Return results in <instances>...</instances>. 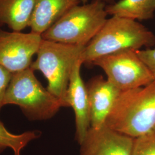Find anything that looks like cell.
Listing matches in <instances>:
<instances>
[{
	"instance_id": "6da1fadb",
	"label": "cell",
	"mask_w": 155,
	"mask_h": 155,
	"mask_svg": "<svg viewBox=\"0 0 155 155\" xmlns=\"http://www.w3.org/2000/svg\"><path fill=\"white\" fill-rule=\"evenodd\" d=\"M154 45L155 34L143 24L125 17L111 16L86 46L82 58L83 63L92 64L104 56Z\"/></svg>"
},
{
	"instance_id": "7a4b0ae2",
	"label": "cell",
	"mask_w": 155,
	"mask_h": 155,
	"mask_svg": "<svg viewBox=\"0 0 155 155\" xmlns=\"http://www.w3.org/2000/svg\"><path fill=\"white\" fill-rule=\"evenodd\" d=\"M105 125L133 139L155 128V80L143 87L121 91Z\"/></svg>"
},
{
	"instance_id": "3957f363",
	"label": "cell",
	"mask_w": 155,
	"mask_h": 155,
	"mask_svg": "<svg viewBox=\"0 0 155 155\" xmlns=\"http://www.w3.org/2000/svg\"><path fill=\"white\" fill-rule=\"evenodd\" d=\"M86 46L68 45L43 39L36 54L37 58L30 67L42 72L48 81L47 89L69 107L67 91L73 68L82 58Z\"/></svg>"
},
{
	"instance_id": "277c9868",
	"label": "cell",
	"mask_w": 155,
	"mask_h": 155,
	"mask_svg": "<svg viewBox=\"0 0 155 155\" xmlns=\"http://www.w3.org/2000/svg\"><path fill=\"white\" fill-rule=\"evenodd\" d=\"M106 5L102 1L94 0L74 6L41 35L42 39L86 46L107 19Z\"/></svg>"
},
{
	"instance_id": "5b68a950",
	"label": "cell",
	"mask_w": 155,
	"mask_h": 155,
	"mask_svg": "<svg viewBox=\"0 0 155 155\" xmlns=\"http://www.w3.org/2000/svg\"><path fill=\"white\" fill-rule=\"evenodd\" d=\"M11 104L18 106L30 121L49 120L63 107L39 82L31 67L12 74L4 98V106Z\"/></svg>"
},
{
	"instance_id": "8992f818",
	"label": "cell",
	"mask_w": 155,
	"mask_h": 155,
	"mask_svg": "<svg viewBox=\"0 0 155 155\" xmlns=\"http://www.w3.org/2000/svg\"><path fill=\"white\" fill-rule=\"evenodd\" d=\"M92 64L100 67L105 73L107 80L121 91L143 87L155 80L136 51L104 56L94 61Z\"/></svg>"
},
{
	"instance_id": "52a82bcc",
	"label": "cell",
	"mask_w": 155,
	"mask_h": 155,
	"mask_svg": "<svg viewBox=\"0 0 155 155\" xmlns=\"http://www.w3.org/2000/svg\"><path fill=\"white\" fill-rule=\"evenodd\" d=\"M41 35L0 29V65L13 74L29 68L42 41Z\"/></svg>"
},
{
	"instance_id": "ba28073f",
	"label": "cell",
	"mask_w": 155,
	"mask_h": 155,
	"mask_svg": "<svg viewBox=\"0 0 155 155\" xmlns=\"http://www.w3.org/2000/svg\"><path fill=\"white\" fill-rule=\"evenodd\" d=\"M133 140L105 125L91 127L79 144V155H130Z\"/></svg>"
},
{
	"instance_id": "9c48e42d",
	"label": "cell",
	"mask_w": 155,
	"mask_h": 155,
	"mask_svg": "<svg viewBox=\"0 0 155 155\" xmlns=\"http://www.w3.org/2000/svg\"><path fill=\"white\" fill-rule=\"evenodd\" d=\"M82 58L79 59L73 68L67 91V102L75 113L76 139L79 144L85 137L90 128V110L86 86L81 75L83 64Z\"/></svg>"
},
{
	"instance_id": "30bf717a",
	"label": "cell",
	"mask_w": 155,
	"mask_h": 155,
	"mask_svg": "<svg viewBox=\"0 0 155 155\" xmlns=\"http://www.w3.org/2000/svg\"><path fill=\"white\" fill-rule=\"evenodd\" d=\"M89 98L91 127L105 125L106 118L121 91L101 75L95 76L86 84Z\"/></svg>"
},
{
	"instance_id": "8fae6325",
	"label": "cell",
	"mask_w": 155,
	"mask_h": 155,
	"mask_svg": "<svg viewBox=\"0 0 155 155\" xmlns=\"http://www.w3.org/2000/svg\"><path fill=\"white\" fill-rule=\"evenodd\" d=\"M29 28L31 32L42 35L67 12L79 4L81 0H35Z\"/></svg>"
},
{
	"instance_id": "7c38bea8",
	"label": "cell",
	"mask_w": 155,
	"mask_h": 155,
	"mask_svg": "<svg viewBox=\"0 0 155 155\" xmlns=\"http://www.w3.org/2000/svg\"><path fill=\"white\" fill-rule=\"evenodd\" d=\"M35 0H0V27L6 25L13 31L29 27Z\"/></svg>"
},
{
	"instance_id": "4fadbf2b",
	"label": "cell",
	"mask_w": 155,
	"mask_h": 155,
	"mask_svg": "<svg viewBox=\"0 0 155 155\" xmlns=\"http://www.w3.org/2000/svg\"><path fill=\"white\" fill-rule=\"evenodd\" d=\"M108 15L122 17L136 21H144L154 17L155 0H120L107 5Z\"/></svg>"
},
{
	"instance_id": "5bb4252c",
	"label": "cell",
	"mask_w": 155,
	"mask_h": 155,
	"mask_svg": "<svg viewBox=\"0 0 155 155\" xmlns=\"http://www.w3.org/2000/svg\"><path fill=\"white\" fill-rule=\"evenodd\" d=\"M40 132L27 131L21 134L10 132L0 120V153L6 149H11L13 155H21L22 150L31 141L38 139Z\"/></svg>"
},
{
	"instance_id": "9a60e30c",
	"label": "cell",
	"mask_w": 155,
	"mask_h": 155,
	"mask_svg": "<svg viewBox=\"0 0 155 155\" xmlns=\"http://www.w3.org/2000/svg\"><path fill=\"white\" fill-rule=\"evenodd\" d=\"M130 155H155V128L134 139Z\"/></svg>"
},
{
	"instance_id": "2e32d148",
	"label": "cell",
	"mask_w": 155,
	"mask_h": 155,
	"mask_svg": "<svg viewBox=\"0 0 155 155\" xmlns=\"http://www.w3.org/2000/svg\"><path fill=\"white\" fill-rule=\"evenodd\" d=\"M12 73L0 65V111L4 106L6 91L10 83Z\"/></svg>"
},
{
	"instance_id": "e0dca14e",
	"label": "cell",
	"mask_w": 155,
	"mask_h": 155,
	"mask_svg": "<svg viewBox=\"0 0 155 155\" xmlns=\"http://www.w3.org/2000/svg\"><path fill=\"white\" fill-rule=\"evenodd\" d=\"M136 53L148 67L155 79V48L138 50Z\"/></svg>"
},
{
	"instance_id": "ac0fdd59",
	"label": "cell",
	"mask_w": 155,
	"mask_h": 155,
	"mask_svg": "<svg viewBox=\"0 0 155 155\" xmlns=\"http://www.w3.org/2000/svg\"><path fill=\"white\" fill-rule=\"evenodd\" d=\"M89 0H81V1L82 2H83V4H86L88 2ZM98 1H102L104 2H105V4H106L107 5H109V4H111L113 3H114V0H98Z\"/></svg>"
}]
</instances>
